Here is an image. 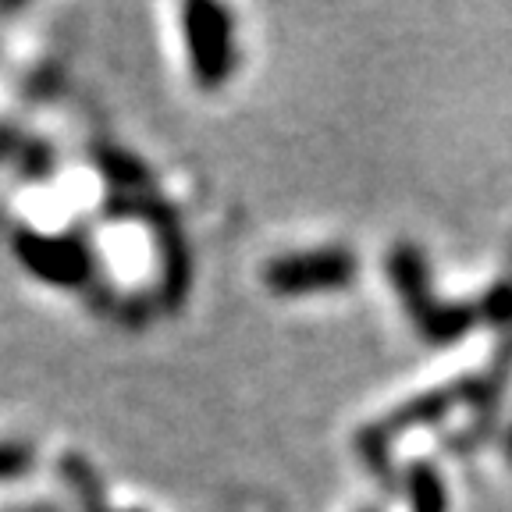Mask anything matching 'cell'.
I'll use <instances>...</instances> for the list:
<instances>
[{"mask_svg": "<svg viewBox=\"0 0 512 512\" xmlns=\"http://www.w3.org/2000/svg\"><path fill=\"white\" fill-rule=\"evenodd\" d=\"M392 278H395V292L406 299V310L413 313V320L420 324L427 338H456L470 328V310L466 306H441L434 303V296L427 292V278H424V264L413 249H395L392 253Z\"/></svg>", "mask_w": 512, "mask_h": 512, "instance_id": "obj_1", "label": "cell"}, {"mask_svg": "<svg viewBox=\"0 0 512 512\" xmlns=\"http://www.w3.org/2000/svg\"><path fill=\"white\" fill-rule=\"evenodd\" d=\"M185 18V47H189L192 72L203 86H217L224 75H232L235 64V40L232 18L214 4H189Z\"/></svg>", "mask_w": 512, "mask_h": 512, "instance_id": "obj_2", "label": "cell"}, {"mask_svg": "<svg viewBox=\"0 0 512 512\" xmlns=\"http://www.w3.org/2000/svg\"><path fill=\"white\" fill-rule=\"evenodd\" d=\"M356 274V260L345 249H317V253L281 256L267 267V288L278 296H310V292H335Z\"/></svg>", "mask_w": 512, "mask_h": 512, "instance_id": "obj_3", "label": "cell"}, {"mask_svg": "<svg viewBox=\"0 0 512 512\" xmlns=\"http://www.w3.org/2000/svg\"><path fill=\"white\" fill-rule=\"evenodd\" d=\"M15 253L36 278L50 281L57 288H79L93 274L86 246L79 239H64V235H40V232H18Z\"/></svg>", "mask_w": 512, "mask_h": 512, "instance_id": "obj_4", "label": "cell"}, {"mask_svg": "<svg viewBox=\"0 0 512 512\" xmlns=\"http://www.w3.org/2000/svg\"><path fill=\"white\" fill-rule=\"evenodd\" d=\"M409 502L413 512H448V495L431 466H413L409 473Z\"/></svg>", "mask_w": 512, "mask_h": 512, "instance_id": "obj_5", "label": "cell"}, {"mask_svg": "<svg viewBox=\"0 0 512 512\" xmlns=\"http://www.w3.org/2000/svg\"><path fill=\"white\" fill-rule=\"evenodd\" d=\"M64 473H68V480H72V488L79 491L86 512H107L104 498H100V488H96V477L89 473V466H82L79 459H68V463H64Z\"/></svg>", "mask_w": 512, "mask_h": 512, "instance_id": "obj_6", "label": "cell"}, {"mask_svg": "<svg viewBox=\"0 0 512 512\" xmlns=\"http://www.w3.org/2000/svg\"><path fill=\"white\" fill-rule=\"evenodd\" d=\"M29 470H32V448L4 441V445H0V480H15Z\"/></svg>", "mask_w": 512, "mask_h": 512, "instance_id": "obj_7", "label": "cell"}, {"mask_svg": "<svg viewBox=\"0 0 512 512\" xmlns=\"http://www.w3.org/2000/svg\"><path fill=\"white\" fill-rule=\"evenodd\" d=\"M11 150V128H0V157Z\"/></svg>", "mask_w": 512, "mask_h": 512, "instance_id": "obj_8", "label": "cell"}, {"mask_svg": "<svg viewBox=\"0 0 512 512\" xmlns=\"http://www.w3.org/2000/svg\"><path fill=\"white\" fill-rule=\"evenodd\" d=\"M505 452H509V459H512V431H509V441H505Z\"/></svg>", "mask_w": 512, "mask_h": 512, "instance_id": "obj_9", "label": "cell"}]
</instances>
